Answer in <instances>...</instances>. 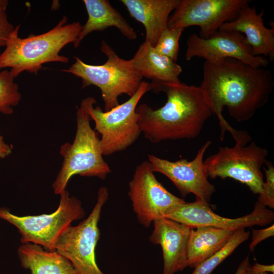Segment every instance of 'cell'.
<instances>
[{"label": "cell", "mask_w": 274, "mask_h": 274, "mask_svg": "<svg viewBox=\"0 0 274 274\" xmlns=\"http://www.w3.org/2000/svg\"><path fill=\"white\" fill-rule=\"evenodd\" d=\"M202 68L199 87L218 119L222 141L232 127L222 115L224 108L237 122L249 120L268 101L273 87L272 75L268 70L231 58L205 61Z\"/></svg>", "instance_id": "cell-1"}, {"label": "cell", "mask_w": 274, "mask_h": 274, "mask_svg": "<svg viewBox=\"0 0 274 274\" xmlns=\"http://www.w3.org/2000/svg\"><path fill=\"white\" fill-rule=\"evenodd\" d=\"M150 91L164 92L167 100L154 110L146 104L137 106L141 131L152 143L197 137L213 113L199 86L185 83H149Z\"/></svg>", "instance_id": "cell-2"}, {"label": "cell", "mask_w": 274, "mask_h": 274, "mask_svg": "<svg viewBox=\"0 0 274 274\" xmlns=\"http://www.w3.org/2000/svg\"><path fill=\"white\" fill-rule=\"evenodd\" d=\"M67 17L62 18L51 29L38 35L21 38L18 36L20 25L6 40L5 49L0 54V70L11 68L14 78L26 72L37 75L43 65L52 62L67 63L69 58L59 54L66 45L74 43L82 25L80 22L67 24Z\"/></svg>", "instance_id": "cell-3"}, {"label": "cell", "mask_w": 274, "mask_h": 274, "mask_svg": "<svg viewBox=\"0 0 274 274\" xmlns=\"http://www.w3.org/2000/svg\"><path fill=\"white\" fill-rule=\"evenodd\" d=\"M90 120L88 114L80 106L76 112L74 140L60 148L63 161L52 184L55 194L60 195L65 190L69 180L75 175L105 180L111 173L109 165L103 158L98 133L91 128Z\"/></svg>", "instance_id": "cell-4"}, {"label": "cell", "mask_w": 274, "mask_h": 274, "mask_svg": "<svg viewBox=\"0 0 274 274\" xmlns=\"http://www.w3.org/2000/svg\"><path fill=\"white\" fill-rule=\"evenodd\" d=\"M100 51L107 57L104 63L89 64L74 57L75 62L62 71L80 78L82 88L90 85L97 87L101 92L105 111H109L119 105L120 95L131 97L136 92L142 77L133 69L129 60L120 58L105 41L101 42Z\"/></svg>", "instance_id": "cell-5"}, {"label": "cell", "mask_w": 274, "mask_h": 274, "mask_svg": "<svg viewBox=\"0 0 274 274\" xmlns=\"http://www.w3.org/2000/svg\"><path fill=\"white\" fill-rule=\"evenodd\" d=\"M150 91L149 83L142 81L136 92L125 102L109 111L94 107L91 96L83 99L80 107L95 123L94 130L101 135L100 149L102 155L123 151L132 145L142 133L136 109L143 96Z\"/></svg>", "instance_id": "cell-6"}, {"label": "cell", "mask_w": 274, "mask_h": 274, "mask_svg": "<svg viewBox=\"0 0 274 274\" xmlns=\"http://www.w3.org/2000/svg\"><path fill=\"white\" fill-rule=\"evenodd\" d=\"M232 136V147H221L216 153L204 160L209 177L231 178L246 185L254 194L262 192L263 176L261 168L268 154L267 150L252 142L246 131L237 130Z\"/></svg>", "instance_id": "cell-7"}, {"label": "cell", "mask_w": 274, "mask_h": 274, "mask_svg": "<svg viewBox=\"0 0 274 274\" xmlns=\"http://www.w3.org/2000/svg\"><path fill=\"white\" fill-rule=\"evenodd\" d=\"M59 195L57 209L51 214L20 216L0 208V219L18 229L22 244L30 243L47 250H55V245L60 235L73 221L82 219L85 215L80 200L70 196L66 189Z\"/></svg>", "instance_id": "cell-8"}, {"label": "cell", "mask_w": 274, "mask_h": 274, "mask_svg": "<svg viewBox=\"0 0 274 274\" xmlns=\"http://www.w3.org/2000/svg\"><path fill=\"white\" fill-rule=\"evenodd\" d=\"M109 191L101 187L97 200L88 217L78 225H71L59 237L55 250L66 258L78 274H104L98 266L95 249L100 237L98 224Z\"/></svg>", "instance_id": "cell-9"}, {"label": "cell", "mask_w": 274, "mask_h": 274, "mask_svg": "<svg viewBox=\"0 0 274 274\" xmlns=\"http://www.w3.org/2000/svg\"><path fill=\"white\" fill-rule=\"evenodd\" d=\"M154 173L149 161H143L136 166L128 185L133 210L139 223L146 228L185 201L169 192Z\"/></svg>", "instance_id": "cell-10"}, {"label": "cell", "mask_w": 274, "mask_h": 274, "mask_svg": "<svg viewBox=\"0 0 274 274\" xmlns=\"http://www.w3.org/2000/svg\"><path fill=\"white\" fill-rule=\"evenodd\" d=\"M250 0H180L169 16L167 26L184 28L200 27V38L207 39L224 23L236 18L241 9Z\"/></svg>", "instance_id": "cell-11"}, {"label": "cell", "mask_w": 274, "mask_h": 274, "mask_svg": "<svg viewBox=\"0 0 274 274\" xmlns=\"http://www.w3.org/2000/svg\"><path fill=\"white\" fill-rule=\"evenodd\" d=\"M211 143L210 140L207 141L191 161L181 159L171 161L153 154L148 155V161L152 171L167 177L183 197L192 193L195 195L196 200L209 203L216 189L208 180L209 176L203 159Z\"/></svg>", "instance_id": "cell-12"}, {"label": "cell", "mask_w": 274, "mask_h": 274, "mask_svg": "<svg viewBox=\"0 0 274 274\" xmlns=\"http://www.w3.org/2000/svg\"><path fill=\"white\" fill-rule=\"evenodd\" d=\"M165 218L191 228L211 226L235 231L255 225L265 226L274 219V213L259 201L249 214L237 218H228L215 213L209 203L196 200L184 202L176 207Z\"/></svg>", "instance_id": "cell-13"}, {"label": "cell", "mask_w": 274, "mask_h": 274, "mask_svg": "<svg viewBox=\"0 0 274 274\" xmlns=\"http://www.w3.org/2000/svg\"><path fill=\"white\" fill-rule=\"evenodd\" d=\"M196 57L205 61L234 58L258 68H265L269 63L267 58L253 55L243 34L232 31L218 30L207 39L191 35L187 40L185 57L190 61Z\"/></svg>", "instance_id": "cell-14"}, {"label": "cell", "mask_w": 274, "mask_h": 274, "mask_svg": "<svg viewBox=\"0 0 274 274\" xmlns=\"http://www.w3.org/2000/svg\"><path fill=\"white\" fill-rule=\"evenodd\" d=\"M153 223L149 241L162 249V274H175L183 270L188 266V247L192 228L165 217Z\"/></svg>", "instance_id": "cell-15"}, {"label": "cell", "mask_w": 274, "mask_h": 274, "mask_svg": "<svg viewBox=\"0 0 274 274\" xmlns=\"http://www.w3.org/2000/svg\"><path fill=\"white\" fill-rule=\"evenodd\" d=\"M250 3L244 5L234 20L223 23L220 30L239 32L245 37L246 43L252 49L255 56H264L269 61L274 60V28L264 25L263 10L257 13L254 6Z\"/></svg>", "instance_id": "cell-16"}, {"label": "cell", "mask_w": 274, "mask_h": 274, "mask_svg": "<svg viewBox=\"0 0 274 274\" xmlns=\"http://www.w3.org/2000/svg\"><path fill=\"white\" fill-rule=\"evenodd\" d=\"M180 0H121L129 15L141 23L145 30V42L154 46L167 27L170 14Z\"/></svg>", "instance_id": "cell-17"}, {"label": "cell", "mask_w": 274, "mask_h": 274, "mask_svg": "<svg viewBox=\"0 0 274 274\" xmlns=\"http://www.w3.org/2000/svg\"><path fill=\"white\" fill-rule=\"evenodd\" d=\"M129 61L133 69L142 78L151 80V83L180 82L181 66L176 61L158 53L148 42H143Z\"/></svg>", "instance_id": "cell-18"}, {"label": "cell", "mask_w": 274, "mask_h": 274, "mask_svg": "<svg viewBox=\"0 0 274 274\" xmlns=\"http://www.w3.org/2000/svg\"><path fill=\"white\" fill-rule=\"evenodd\" d=\"M88 19L74 42L78 48L81 41L89 33L102 31L110 27H115L128 39L135 40L137 34L122 15L106 0H84Z\"/></svg>", "instance_id": "cell-19"}, {"label": "cell", "mask_w": 274, "mask_h": 274, "mask_svg": "<svg viewBox=\"0 0 274 274\" xmlns=\"http://www.w3.org/2000/svg\"><path fill=\"white\" fill-rule=\"evenodd\" d=\"M17 253L21 266L30 274H78L71 262L56 250L27 243L22 244Z\"/></svg>", "instance_id": "cell-20"}, {"label": "cell", "mask_w": 274, "mask_h": 274, "mask_svg": "<svg viewBox=\"0 0 274 274\" xmlns=\"http://www.w3.org/2000/svg\"><path fill=\"white\" fill-rule=\"evenodd\" d=\"M234 231L211 226L192 228L188 247V266L195 268L218 252Z\"/></svg>", "instance_id": "cell-21"}, {"label": "cell", "mask_w": 274, "mask_h": 274, "mask_svg": "<svg viewBox=\"0 0 274 274\" xmlns=\"http://www.w3.org/2000/svg\"><path fill=\"white\" fill-rule=\"evenodd\" d=\"M250 232L244 228L235 230L225 245L194 268L192 274H211L237 247L247 241Z\"/></svg>", "instance_id": "cell-22"}, {"label": "cell", "mask_w": 274, "mask_h": 274, "mask_svg": "<svg viewBox=\"0 0 274 274\" xmlns=\"http://www.w3.org/2000/svg\"><path fill=\"white\" fill-rule=\"evenodd\" d=\"M14 79L9 71H0V113L5 115L13 113V107L19 104L22 97Z\"/></svg>", "instance_id": "cell-23"}, {"label": "cell", "mask_w": 274, "mask_h": 274, "mask_svg": "<svg viewBox=\"0 0 274 274\" xmlns=\"http://www.w3.org/2000/svg\"><path fill=\"white\" fill-rule=\"evenodd\" d=\"M184 28H165L159 37L155 45V50L174 61L178 58L179 40Z\"/></svg>", "instance_id": "cell-24"}, {"label": "cell", "mask_w": 274, "mask_h": 274, "mask_svg": "<svg viewBox=\"0 0 274 274\" xmlns=\"http://www.w3.org/2000/svg\"><path fill=\"white\" fill-rule=\"evenodd\" d=\"M264 168L266 181L263 182L262 192L259 194L258 201L265 207L274 208V167L271 162L266 161Z\"/></svg>", "instance_id": "cell-25"}, {"label": "cell", "mask_w": 274, "mask_h": 274, "mask_svg": "<svg viewBox=\"0 0 274 274\" xmlns=\"http://www.w3.org/2000/svg\"><path fill=\"white\" fill-rule=\"evenodd\" d=\"M8 4V0H0V48L5 47L7 39L15 28L8 20L7 13Z\"/></svg>", "instance_id": "cell-26"}, {"label": "cell", "mask_w": 274, "mask_h": 274, "mask_svg": "<svg viewBox=\"0 0 274 274\" xmlns=\"http://www.w3.org/2000/svg\"><path fill=\"white\" fill-rule=\"evenodd\" d=\"M274 235V225L262 229H253L250 250L253 252L255 247L262 241Z\"/></svg>", "instance_id": "cell-27"}, {"label": "cell", "mask_w": 274, "mask_h": 274, "mask_svg": "<svg viewBox=\"0 0 274 274\" xmlns=\"http://www.w3.org/2000/svg\"><path fill=\"white\" fill-rule=\"evenodd\" d=\"M13 149V146L6 143L4 138L0 134V158H4L10 155Z\"/></svg>", "instance_id": "cell-28"}, {"label": "cell", "mask_w": 274, "mask_h": 274, "mask_svg": "<svg viewBox=\"0 0 274 274\" xmlns=\"http://www.w3.org/2000/svg\"><path fill=\"white\" fill-rule=\"evenodd\" d=\"M250 268L258 272H271L274 273V265H264L258 263H255L252 266H249Z\"/></svg>", "instance_id": "cell-29"}, {"label": "cell", "mask_w": 274, "mask_h": 274, "mask_svg": "<svg viewBox=\"0 0 274 274\" xmlns=\"http://www.w3.org/2000/svg\"><path fill=\"white\" fill-rule=\"evenodd\" d=\"M249 256H247L244 259L242 262L239 264L236 271L234 274H243L246 269V268L249 265Z\"/></svg>", "instance_id": "cell-30"}, {"label": "cell", "mask_w": 274, "mask_h": 274, "mask_svg": "<svg viewBox=\"0 0 274 274\" xmlns=\"http://www.w3.org/2000/svg\"><path fill=\"white\" fill-rule=\"evenodd\" d=\"M250 265L246 268L243 274H268L267 272H258L251 270L250 267Z\"/></svg>", "instance_id": "cell-31"}]
</instances>
